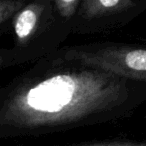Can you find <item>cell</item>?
I'll return each mask as SVG.
<instances>
[{
	"label": "cell",
	"instance_id": "obj_4",
	"mask_svg": "<svg viewBox=\"0 0 146 146\" xmlns=\"http://www.w3.org/2000/svg\"><path fill=\"white\" fill-rule=\"evenodd\" d=\"M134 5V0H84L83 13L87 18L110 15L128 9Z\"/></svg>",
	"mask_w": 146,
	"mask_h": 146
},
{
	"label": "cell",
	"instance_id": "obj_2",
	"mask_svg": "<svg viewBox=\"0 0 146 146\" xmlns=\"http://www.w3.org/2000/svg\"><path fill=\"white\" fill-rule=\"evenodd\" d=\"M81 65L101 69L126 79L146 82V48L109 46L94 50L72 49L67 53Z\"/></svg>",
	"mask_w": 146,
	"mask_h": 146
},
{
	"label": "cell",
	"instance_id": "obj_1",
	"mask_svg": "<svg viewBox=\"0 0 146 146\" xmlns=\"http://www.w3.org/2000/svg\"><path fill=\"white\" fill-rule=\"evenodd\" d=\"M127 80L85 66L22 83L1 103L0 130L34 133L89 122L127 101Z\"/></svg>",
	"mask_w": 146,
	"mask_h": 146
},
{
	"label": "cell",
	"instance_id": "obj_3",
	"mask_svg": "<svg viewBox=\"0 0 146 146\" xmlns=\"http://www.w3.org/2000/svg\"><path fill=\"white\" fill-rule=\"evenodd\" d=\"M45 9L43 0L34 2L19 9L13 16V30L19 44H26L35 34Z\"/></svg>",
	"mask_w": 146,
	"mask_h": 146
},
{
	"label": "cell",
	"instance_id": "obj_6",
	"mask_svg": "<svg viewBox=\"0 0 146 146\" xmlns=\"http://www.w3.org/2000/svg\"><path fill=\"white\" fill-rule=\"evenodd\" d=\"M80 144L92 146H146V141H136V140H130L128 138H116L115 140H101V141L85 142Z\"/></svg>",
	"mask_w": 146,
	"mask_h": 146
},
{
	"label": "cell",
	"instance_id": "obj_5",
	"mask_svg": "<svg viewBox=\"0 0 146 146\" xmlns=\"http://www.w3.org/2000/svg\"><path fill=\"white\" fill-rule=\"evenodd\" d=\"M23 7L21 0H0V24L4 23Z\"/></svg>",
	"mask_w": 146,
	"mask_h": 146
},
{
	"label": "cell",
	"instance_id": "obj_7",
	"mask_svg": "<svg viewBox=\"0 0 146 146\" xmlns=\"http://www.w3.org/2000/svg\"><path fill=\"white\" fill-rule=\"evenodd\" d=\"M79 1L80 0H55V5L61 16L69 18L74 14Z\"/></svg>",
	"mask_w": 146,
	"mask_h": 146
},
{
	"label": "cell",
	"instance_id": "obj_8",
	"mask_svg": "<svg viewBox=\"0 0 146 146\" xmlns=\"http://www.w3.org/2000/svg\"><path fill=\"white\" fill-rule=\"evenodd\" d=\"M3 61H4V59H3V57L0 55V67L2 66V64H3Z\"/></svg>",
	"mask_w": 146,
	"mask_h": 146
}]
</instances>
